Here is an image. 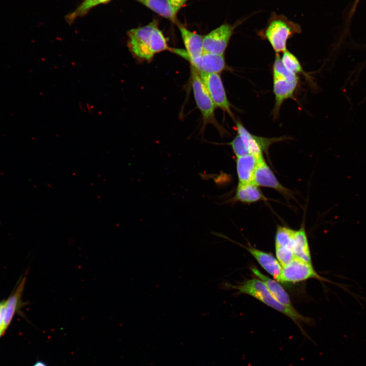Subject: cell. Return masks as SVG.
I'll use <instances>...</instances> for the list:
<instances>
[{"mask_svg": "<svg viewBox=\"0 0 366 366\" xmlns=\"http://www.w3.org/2000/svg\"><path fill=\"white\" fill-rule=\"evenodd\" d=\"M228 144L236 158L249 154L237 134Z\"/></svg>", "mask_w": 366, "mask_h": 366, "instance_id": "24", "label": "cell"}, {"mask_svg": "<svg viewBox=\"0 0 366 366\" xmlns=\"http://www.w3.org/2000/svg\"><path fill=\"white\" fill-rule=\"evenodd\" d=\"M160 16L177 24L179 22L168 0H135Z\"/></svg>", "mask_w": 366, "mask_h": 366, "instance_id": "19", "label": "cell"}, {"mask_svg": "<svg viewBox=\"0 0 366 366\" xmlns=\"http://www.w3.org/2000/svg\"><path fill=\"white\" fill-rule=\"evenodd\" d=\"M253 182L258 187L271 188L285 196H291V192L279 181L263 156L259 159Z\"/></svg>", "mask_w": 366, "mask_h": 366, "instance_id": "12", "label": "cell"}, {"mask_svg": "<svg viewBox=\"0 0 366 366\" xmlns=\"http://www.w3.org/2000/svg\"><path fill=\"white\" fill-rule=\"evenodd\" d=\"M235 123L237 134L249 154L262 156L272 144L288 138L286 136L273 138L258 136L250 132L240 121L236 120Z\"/></svg>", "mask_w": 366, "mask_h": 366, "instance_id": "7", "label": "cell"}, {"mask_svg": "<svg viewBox=\"0 0 366 366\" xmlns=\"http://www.w3.org/2000/svg\"><path fill=\"white\" fill-rule=\"evenodd\" d=\"M245 248L263 269L274 279L278 281H280L283 268L278 260L269 253L254 248Z\"/></svg>", "mask_w": 366, "mask_h": 366, "instance_id": "16", "label": "cell"}, {"mask_svg": "<svg viewBox=\"0 0 366 366\" xmlns=\"http://www.w3.org/2000/svg\"><path fill=\"white\" fill-rule=\"evenodd\" d=\"M230 288L238 290V293L248 294L261 301L266 305L284 314L296 324L303 322L310 323V320L301 316L293 308L286 307L279 302L270 293L265 284L256 278L249 279L239 285L229 284Z\"/></svg>", "mask_w": 366, "mask_h": 366, "instance_id": "4", "label": "cell"}, {"mask_svg": "<svg viewBox=\"0 0 366 366\" xmlns=\"http://www.w3.org/2000/svg\"><path fill=\"white\" fill-rule=\"evenodd\" d=\"M281 58L285 67L290 72L298 76L299 74L307 76L297 57L290 51L287 50L282 53Z\"/></svg>", "mask_w": 366, "mask_h": 366, "instance_id": "21", "label": "cell"}, {"mask_svg": "<svg viewBox=\"0 0 366 366\" xmlns=\"http://www.w3.org/2000/svg\"><path fill=\"white\" fill-rule=\"evenodd\" d=\"M242 21L233 24L224 23L204 36V52L224 55L235 28Z\"/></svg>", "mask_w": 366, "mask_h": 366, "instance_id": "6", "label": "cell"}, {"mask_svg": "<svg viewBox=\"0 0 366 366\" xmlns=\"http://www.w3.org/2000/svg\"><path fill=\"white\" fill-rule=\"evenodd\" d=\"M110 0H84L82 3L73 12L66 16V20L71 22L79 17L85 15L90 9L94 7L103 3H107Z\"/></svg>", "mask_w": 366, "mask_h": 366, "instance_id": "22", "label": "cell"}, {"mask_svg": "<svg viewBox=\"0 0 366 366\" xmlns=\"http://www.w3.org/2000/svg\"><path fill=\"white\" fill-rule=\"evenodd\" d=\"M310 278L326 280L318 274L312 264L295 257L289 265L283 267L279 281L298 282Z\"/></svg>", "mask_w": 366, "mask_h": 366, "instance_id": "11", "label": "cell"}, {"mask_svg": "<svg viewBox=\"0 0 366 366\" xmlns=\"http://www.w3.org/2000/svg\"><path fill=\"white\" fill-rule=\"evenodd\" d=\"M360 1V0H354V1L353 3L352 4V5L351 7L350 10L349 12L347 19H346L347 23L348 22L349 23L350 21H351V18H352L353 16L354 15V14L356 11V10L357 9V7L358 5V4H359Z\"/></svg>", "mask_w": 366, "mask_h": 366, "instance_id": "26", "label": "cell"}, {"mask_svg": "<svg viewBox=\"0 0 366 366\" xmlns=\"http://www.w3.org/2000/svg\"><path fill=\"white\" fill-rule=\"evenodd\" d=\"M26 282L24 277L7 299L0 301V338L4 335L19 309Z\"/></svg>", "mask_w": 366, "mask_h": 366, "instance_id": "9", "label": "cell"}, {"mask_svg": "<svg viewBox=\"0 0 366 366\" xmlns=\"http://www.w3.org/2000/svg\"><path fill=\"white\" fill-rule=\"evenodd\" d=\"M251 270L265 284L268 291L279 302L286 307L293 308L291 304L289 296L276 281L264 275L255 268H252Z\"/></svg>", "mask_w": 366, "mask_h": 366, "instance_id": "17", "label": "cell"}, {"mask_svg": "<svg viewBox=\"0 0 366 366\" xmlns=\"http://www.w3.org/2000/svg\"><path fill=\"white\" fill-rule=\"evenodd\" d=\"M177 25L180 31L186 50L170 48L169 50L182 57L187 60L200 56L204 52L203 47V36L189 30L179 22Z\"/></svg>", "mask_w": 366, "mask_h": 366, "instance_id": "10", "label": "cell"}, {"mask_svg": "<svg viewBox=\"0 0 366 366\" xmlns=\"http://www.w3.org/2000/svg\"><path fill=\"white\" fill-rule=\"evenodd\" d=\"M128 36L131 52L142 60L150 61L156 54L170 49L157 20L129 30Z\"/></svg>", "mask_w": 366, "mask_h": 366, "instance_id": "1", "label": "cell"}, {"mask_svg": "<svg viewBox=\"0 0 366 366\" xmlns=\"http://www.w3.org/2000/svg\"><path fill=\"white\" fill-rule=\"evenodd\" d=\"M296 231L286 226L278 225L275 238V245L292 249Z\"/></svg>", "mask_w": 366, "mask_h": 366, "instance_id": "20", "label": "cell"}, {"mask_svg": "<svg viewBox=\"0 0 366 366\" xmlns=\"http://www.w3.org/2000/svg\"><path fill=\"white\" fill-rule=\"evenodd\" d=\"M235 202L252 203L260 201H265L266 197L253 182L238 183L235 194L232 199Z\"/></svg>", "mask_w": 366, "mask_h": 366, "instance_id": "15", "label": "cell"}, {"mask_svg": "<svg viewBox=\"0 0 366 366\" xmlns=\"http://www.w3.org/2000/svg\"><path fill=\"white\" fill-rule=\"evenodd\" d=\"M273 93L274 104L272 111L273 118H277L283 103L287 99H295L299 84L298 76L288 70L284 66L280 54H276L272 67Z\"/></svg>", "mask_w": 366, "mask_h": 366, "instance_id": "3", "label": "cell"}, {"mask_svg": "<svg viewBox=\"0 0 366 366\" xmlns=\"http://www.w3.org/2000/svg\"><path fill=\"white\" fill-rule=\"evenodd\" d=\"M277 260L283 267L289 265L294 259L295 255L290 248L275 245Z\"/></svg>", "mask_w": 366, "mask_h": 366, "instance_id": "23", "label": "cell"}, {"mask_svg": "<svg viewBox=\"0 0 366 366\" xmlns=\"http://www.w3.org/2000/svg\"><path fill=\"white\" fill-rule=\"evenodd\" d=\"M191 83L197 107L202 116L203 126L210 124L214 125L221 135L226 131L218 123L215 115L216 106L214 104L199 72L191 66Z\"/></svg>", "mask_w": 366, "mask_h": 366, "instance_id": "5", "label": "cell"}, {"mask_svg": "<svg viewBox=\"0 0 366 366\" xmlns=\"http://www.w3.org/2000/svg\"><path fill=\"white\" fill-rule=\"evenodd\" d=\"M292 250L295 257L312 264L308 240L303 225L296 231Z\"/></svg>", "mask_w": 366, "mask_h": 366, "instance_id": "18", "label": "cell"}, {"mask_svg": "<svg viewBox=\"0 0 366 366\" xmlns=\"http://www.w3.org/2000/svg\"><path fill=\"white\" fill-rule=\"evenodd\" d=\"M199 73L216 107L227 112L234 119L231 104L227 97L220 74Z\"/></svg>", "mask_w": 366, "mask_h": 366, "instance_id": "8", "label": "cell"}, {"mask_svg": "<svg viewBox=\"0 0 366 366\" xmlns=\"http://www.w3.org/2000/svg\"><path fill=\"white\" fill-rule=\"evenodd\" d=\"M301 32L299 24L283 15L273 12L266 26L258 31L257 34L262 40L268 42L276 54H280L287 50V41Z\"/></svg>", "mask_w": 366, "mask_h": 366, "instance_id": "2", "label": "cell"}, {"mask_svg": "<svg viewBox=\"0 0 366 366\" xmlns=\"http://www.w3.org/2000/svg\"><path fill=\"white\" fill-rule=\"evenodd\" d=\"M263 155L248 154L236 158V169L238 183L253 182L259 159Z\"/></svg>", "mask_w": 366, "mask_h": 366, "instance_id": "14", "label": "cell"}, {"mask_svg": "<svg viewBox=\"0 0 366 366\" xmlns=\"http://www.w3.org/2000/svg\"><path fill=\"white\" fill-rule=\"evenodd\" d=\"M188 60L201 73L219 74L227 69L224 55L203 52L198 57Z\"/></svg>", "mask_w": 366, "mask_h": 366, "instance_id": "13", "label": "cell"}, {"mask_svg": "<svg viewBox=\"0 0 366 366\" xmlns=\"http://www.w3.org/2000/svg\"><path fill=\"white\" fill-rule=\"evenodd\" d=\"M188 0H168L174 13L177 15L178 11Z\"/></svg>", "mask_w": 366, "mask_h": 366, "instance_id": "25", "label": "cell"}, {"mask_svg": "<svg viewBox=\"0 0 366 366\" xmlns=\"http://www.w3.org/2000/svg\"><path fill=\"white\" fill-rule=\"evenodd\" d=\"M32 366H48V365L45 362L39 360L36 361Z\"/></svg>", "mask_w": 366, "mask_h": 366, "instance_id": "27", "label": "cell"}]
</instances>
